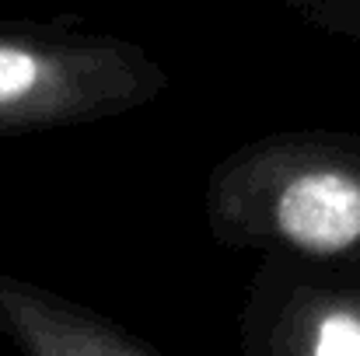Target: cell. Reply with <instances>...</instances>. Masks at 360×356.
<instances>
[{"label":"cell","instance_id":"cell-4","mask_svg":"<svg viewBox=\"0 0 360 356\" xmlns=\"http://www.w3.org/2000/svg\"><path fill=\"white\" fill-rule=\"evenodd\" d=\"M315 25L360 42V0H287Z\"/></svg>","mask_w":360,"mask_h":356},{"label":"cell","instance_id":"cell-3","mask_svg":"<svg viewBox=\"0 0 360 356\" xmlns=\"http://www.w3.org/2000/svg\"><path fill=\"white\" fill-rule=\"evenodd\" d=\"M280 343L290 356H360V304L297 286L283 308Z\"/></svg>","mask_w":360,"mask_h":356},{"label":"cell","instance_id":"cell-1","mask_svg":"<svg viewBox=\"0 0 360 356\" xmlns=\"http://www.w3.org/2000/svg\"><path fill=\"white\" fill-rule=\"evenodd\" d=\"M214 235L241 248L360 265V133H273L207 182Z\"/></svg>","mask_w":360,"mask_h":356},{"label":"cell","instance_id":"cell-2","mask_svg":"<svg viewBox=\"0 0 360 356\" xmlns=\"http://www.w3.org/2000/svg\"><path fill=\"white\" fill-rule=\"evenodd\" d=\"M165 88L168 74L133 42L56 25H0V136L120 116Z\"/></svg>","mask_w":360,"mask_h":356}]
</instances>
